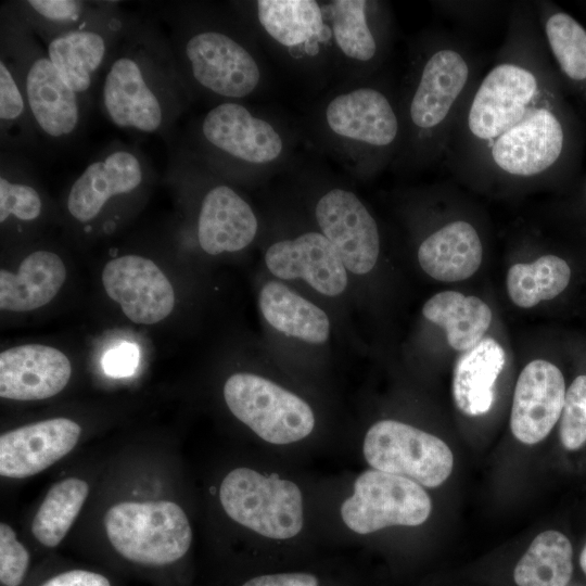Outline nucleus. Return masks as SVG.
Masks as SVG:
<instances>
[{"mask_svg": "<svg viewBox=\"0 0 586 586\" xmlns=\"http://www.w3.org/2000/svg\"><path fill=\"white\" fill-rule=\"evenodd\" d=\"M505 361L504 348L492 337H484L460 355L454 369L453 396L463 415L475 417L491 409Z\"/></svg>", "mask_w": 586, "mask_h": 586, "instance_id": "nucleus-25", "label": "nucleus"}, {"mask_svg": "<svg viewBox=\"0 0 586 586\" xmlns=\"http://www.w3.org/2000/svg\"><path fill=\"white\" fill-rule=\"evenodd\" d=\"M483 259L480 231L466 218H450L429 233L418 249V262L425 273L443 282L471 277Z\"/></svg>", "mask_w": 586, "mask_h": 586, "instance_id": "nucleus-23", "label": "nucleus"}, {"mask_svg": "<svg viewBox=\"0 0 586 586\" xmlns=\"http://www.w3.org/2000/svg\"><path fill=\"white\" fill-rule=\"evenodd\" d=\"M89 493V485L76 477L55 483L46 495L33 523L31 533L47 547L58 546L78 515Z\"/></svg>", "mask_w": 586, "mask_h": 586, "instance_id": "nucleus-34", "label": "nucleus"}, {"mask_svg": "<svg viewBox=\"0 0 586 586\" xmlns=\"http://www.w3.org/2000/svg\"><path fill=\"white\" fill-rule=\"evenodd\" d=\"M256 7L260 25L283 46L307 43L322 31V15L316 1L258 0Z\"/></svg>", "mask_w": 586, "mask_h": 586, "instance_id": "nucleus-33", "label": "nucleus"}, {"mask_svg": "<svg viewBox=\"0 0 586 586\" xmlns=\"http://www.w3.org/2000/svg\"><path fill=\"white\" fill-rule=\"evenodd\" d=\"M34 167L23 153L3 151L0 162V222H31L43 211L42 195L33 182Z\"/></svg>", "mask_w": 586, "mask_h": 586, "instance_id": "nucleus-32", "label": "nucleus"}, {"mask_svg": "<svg viewBox=\"0 0 586 586\" xmlns=\"http://www.w3.org/2000/svg\"><path fill=\"white\" fill-rule=\"evenodd\" d=\"M133 15L115 1L86 25L46 43L60 76L87 105Z\"/></svg>", "mask_w": 586, "mask_h": 586, "instance_id": "nucleus-11", "label": "nucleus"}, {"mask_svg": "<svg viewBox=\"0 0 586 586\" xmlns=\"http://www.w3.org/2000/svg\"><path fill=\"white\" fill-rule=\"evenodd\" d=\"M138 364V351L135 345L124 343L109 351L103 357L105 372L114 377H125L133 372Z\"/></svg>", "mask_w": 586, "mask_h": 586, "instance_id": "nucleus-38", "label": "nucleus"}, {"mask_svg": "<svg viewBox=\"0 0 586 586\" xmlns=\"http://www.w3.org/2000/svg\"><path fill=\"white\" fill-rule=\"evenodd\" d=\"M201 133L215 151L251 164L272 162L283 148L281 137L268 122L232 101L222 102L206 113Z\"/></svg>", "mask_w": 586, "mask_h": 586, "instance_id": "nucleus-16", "label": "nucleus"}, {"mask_svg": "<svg viewBox=\"0 0 586 586\" xmlns=\"http://www.w3.org/2000/svg\"><path fill=\"white\" fill-rule=\"evenodd\" d=\"M0 43L18 65L39 137L54 143L73 139L82 126L88 105L64 82L12 1L1 7Z\"/></svg>", "mask_w": 586, "mask_h": 586, "instance_id": "nucleus-4", "label": "nucleus"}, {"mask_svg": "<svg viewBox=\"0 0 586 586\" xmlns=\"http://www.w3.org/2000/svg\"><path fill=\"white\" fill-rule=\"evenodd\" d=\"M99 105L117 128L166 136L187 88L166 36L155 21L133 15L98 85Z\"/></svg>", "mask_w": 586, "mask_h": 586, "instance_id": "nucleus-2", "label": "nucleus"}, {"mask_svg": "<svg viewBox=\"0 0 586 586\" xmlns=\"http://www.w3.org/2000/svg\"><path fill=\"white\" fill-rule=\"evenodd\" d=\"M72 366L61 351L42 344H25L0 354V396L38 400L60 393L68 383Z\"/></svg>", "mask_w": 586, "mask_h": 586, "instance_id": "nucleus-19", "label": "nucleus"}, {"mask_svg": "<svg viewBox=\"0 0 586 586\" xmlns=\"http://www.w3.org/2000/svg\"><path fill=\"white\" fill-rule=\"evenodd\" d=\"M107 295L131 321L153 324L165 319L175 305L171 283L154 262L139 255L111 259L102 271Z\"/></svg>", "mask_w": 586, "mask_h": 586, "instance_id": "nucleus-14", "label": "nucleus"}, {"mask_svg": "<svg viewBox=\"0 0 586 586\" xmlns=\"http://www.w3.org/2000/svg\"><path fill=\"white\" fill-rule=\"evenodd\" d=\"M570 278L568 263L557 255L548 254L531 263L511 266L507 273V291L517 306L531 308L563 292Z\"/></svg>", "mask_w": 586, "mask_h": 586, "instance_id": "nucleus-31", "label": "nucleus"}, {"mask_svg": "<svg viewBox=\"0 0 586 586\" xmlns=\"http://www.w3.org/2000/svg\"><path fill=\"white\" fill-rule=\"evenodd\" d=\"M549 55L533 1L510 4L504 40L467 98L443 156L482 189L564 183L581 170L585 126Z\"/></svg>", "mask_w": 586, "mask_h": 586, "instance_id": "nucleus-1", "label": "nucleus"}, {"mask_svg": "<svg viewBox=\"0 0 586 586\" xmlns=\"http://www.w3.org/2000/svg\"><path fill=\"white\" fill-rule=\"evenodd\" d=\"M533 3L558 75L570 98L586 114V28L552 1Z\"/></svg>", "mask_w": 586, "mask_h": 586, "instance_id": "nucleus-21", "label": "nucleus"}, {"mask_svg": "<svg viewBox=\"0 0 586 586\" xmlns=\"http://www.w3.org/2000/svg\"><path fill=\"white\" fill-rule=\"evenodd\" d=\"M224 398L238 420L272 445L303 441L316 425L309 404L258 374L239 372L230 375L224 385Z\"/></svg>", "mask_w": 586, "mask_h": 586, "instance_id": "nucleus-8", "label": "nucleus"}, {"mask_svg": "<svg viewBox=\"0 0 586 586\" xmlns=\"http://www.w3.org/2000/svg\"><path fill=\"white\" fill-rule=\"evenodd\" d=\"M362 454L371 469L437 487L450 475L454 457L437 436L397 420H380L367 431Z\"/></svg>", "mask_w": 586, "mask_h": 586, "instance_id": "nucleus-10", "label": "nucleus"}, {"mask_svg": "<svg viewBox=\"0 0 586 586\" xmlns=\"http://www.w3.org/2000/svg\"><path fill=\"white\" fill-rule=\"evenodd\" d=\"M572 556L565 535L542 532L517 563L513 579L518 586H566L573 573Z\"/></svg>", "mask_w": 586, "mask_h": 586, "instance_id": "nucleus-29", "label": "nucleus"}, {"mask_svg": "<svg viewBox=\"0 0 586 586\" xmlns=\"http://www.w3.org/2000/svg\"><path fill=\"white\" fill-rule=\"evenodd\" d=\"M29 565V552L13 528L0 524V582L3 586H20Z\"/></svg>", "mask_w": 586, "mask_h": 586, "instance_id": "nucleus-37", "label": "nucleus"}, {"mask_svg": "<svg viewBox=\"0 0 586 586\" xmlns=\"http://www.w3.org/2000/svg\"><path fill=\"white\" fill-rule=\"evenodd\" d=\"M66 279L61 257L50 251L29 254L13 273L0 270V307L10 311H28L48 304Z\"/></svg>", "mask_w": 586, "mask_h": 586, "instance_id": "nucleus-24", "label": "nucleus"}, {"mask_svg": "<svg viewBox=\"0 0 586 586\" xmlns=\"http://www.w3.org/2000/svg\"><path fill=\"white\" fill-rule=\"evenodd\" d=\"M258 304L266 321L280 333L311 344L328 341L327 314L286 285L267 282L259 292Z\"/></svg>", "mask_w": 586, "mask_h": 586, "instance_id": "nucleus-26", "label": "nucleus"}, {"mask_svg": "<svg viewBox=\"0 0 586 586\" xmlns=\"http://www.w3.org/2000/svg\"><path fill=\"white\" fill-rule=\"evenodd\" d=\"M104 527L122 557L145 566H165L180 560L192 542L187 514L168 500L116 504L106 511Z\"/></svg>", "mask_w": 586, "mask_h": 586, "instance_id": "nucleus-6", "label": "nucleus"}, {"mask_svg": "<svg viewBox=\"0 0 586 586\" xmlns=\"http://www.w3.org/2000/svg\"><path fill=\"white\" fill-rule=\"evenodd\" d=\"M79 424L53 418L27 424L0 436V474L22 479L35 475L68 454L80 436Z\"/></svg>", "mask_w": 586, "mask_h": 586, "instance_id": "nucleus-18", "label": "nucleus"}, {"mask_svg": "<svg viewBox=\"0 0 586 586\" xmlns=\"http://www.w3.org/2000/svg\"><path fill=\"white\" fill-rule=\"evenodd\" d=\"M316 218L348 271L365 275L373 269L380 253L379 228L356 194L330 190L318 201Z\"/></svg>", "mask_w": 586, "mask_h": 586, "instance_id": "nucleus-13", "label": "nucleus"}, {"mask_svg": "<svg viewBox=\"0 0 586 586\" xmlns=\"http://www.w3.org/2000/svg\"><path fill=\"white\" fill-rule=\"evenodd\" d=\"M565 397L562 372L553 364L536 359L521 371L513 394L510 429L526 445L543 441L560 419Z\"/></svg>", "mask_w": 586, "mask_h": 586, "instance_id": "nucleus-15", "label": "nucleus"}, {"mask_svg": "<svg viewBox=\"0 0 586 586\" xmlns=\"http://www.w3.org/2000/svg\"><path fill=\"white\" fill-rule=\"evenodd\" d=\"M406 103L413 153L419 161L443 158L455 122L481 77V58L462 36L430 38Z\"/></svg>", "mask_w": 586, "mask_h": 586, "instance_id": "nucleus-3", "label": "nucleus"}, {"mask_svg": "<svg viewBox=\"0 0 586 586\" xmlns=\"http://www.w3.org/2000/svg\"><path fill=\"white\" fill-rule=\"evenodd\" d=\"M0 135L3 151L33 148L39 133L27 102L18 65L0 43Z\"/></svg>", "mask_w": 586, "mask_h": 586, "instance_id": "nucleus-28", "label": "nucleus"}, {"mask_svg": "<svg viewBox=\"0 0 586 586\" xmlns=\"http://www.w3.org/2000/svg\"><path fill=\"white\" fill-rule=\"evenodd\" d=\"M20 15L46 44L77 29L107 11L115 1L25 0L12 1Z\"/></svg>", "mask_w": 586, "mask_h": 586, "instance_id": "nucleus-30", "label": "nucleus"}, {"mask_svg": "<svg viewBox=\"0 0 586 586\" xmlns=\"http://www.w3.org/2000/svg\"><path fill=\"white\" fill-rule=\"evenodd\" d=\"M422 314L425 319L443 328L448 344L461 352L484 339L493 317L484 301L456 291L433 295L423 305Z\"/></svg>", "mask_w": 586, "mask_h": 586, "instance_id": "nucleus-27", "label": "nucleus"}, {"mask_svg": "<svg viewBox=\"0 0 586 586\" xmlns=\"http://www.w3.org/2000/svg\"><path fill=\"white\" fill-rule=\"evenodd\" d=\"M559 435L569 450H576L586 443V375H578L565 392Z\"/></svg>", "mask_w": 586, "mask_h": 586, "instance_id": "nucleus-36", "label": "nucleus"}, {"mask_svg": "<svg viewBox=\"0 0 586 586\" xmlns=\"http://www.w3.org/2000/svg\"><path fill=\"white\" fill-rule=\"evenodd\" d=\"M242 586H320L319 579L304 572L264 574L250 578Z\"/></svg>", "mask_w": 586, "mask_h": 586, "instance_id": "nucleus-39", "label": "nucleus"}, {"mask_svg": "<svg viewBox=\"0 0 586 586\" xmlns=\"http://www.w3.org/2000/svg\"><path fill=\"white\" fill-rule=\"evenodd\" d=\"M579 564H581V568H582L583 572L586 574V546L584 547V549L581 552Z\"/></svg>", "mask_w": 586, "mask_h": 586, "instance_id": "nucleus-42", "label": "nucleus"}, {"mask_svg": "<svg viewBox=\"0 0 586 586\" xmlns=\"http://www.w3.org/2000/svg\"><path fill=\"white\" fill-rule=\"evenodd\" d=\"M368 2L337 0L333 3V35L341 51L359 62H370L379 52V41L367 20Z\"/></svg>", "mask_w": 586, "mask_h": 586, "instance_id": "nucleus-35", "label": "nucleus"}, {"mask_svg": "<svg viewBox=\"0 0 586 586\" xmlns=\"http://www.w3.org/2000/svg\"><path fill=\"white\" fill-rule=\"evenodd\" d=\"M265 263L276 277L302 279L327 296L342 294L347 285V269L341 256L319 232L273 243L265 254Z\"/></svg>", "mask_w": 586, "mask_h": 586, "instance_id": "nucleus-17", "label": "nucleus"}, {"mask_svg": "<svg viewBox=\"0 0 586 586\" xmlns=\"http://www.w3.org/2000/svg\"><path fill=\"white\" fill-rule=\"evenodd\" d=\"M257 228L252 207L229 186H215L203 196L196 234L205 253L238 252L254 240Z\"/></svg>", "mask_w": 586, "mask_h": 586, "instance_id": "nucleus-22", "label": "nucleus"}, {"mask_svg": "<svg viewBox=\"0 0 586 586\" xmlns=\"http://www.w3.org/2000/svg\"><path fill=\"white\" fill-rule=\"evenodd\" d=\"M582 189H583L585 198H586V178L584 179Z\"/></svg>", "mask_w": 586, "mask_h": 586, "instance_id": "nucleus-43", "label": "nucleus"}, {"mask_svg": "<svg viewBox=\"0 0 586 586\" xmlns=\"http://www.w3.org/2000/svg\"><path fill=\"white\" fill-rule=\"evenodd\" d=\"M444 7L448 9V14L468 21H480L494 13L497 2L485 1H448Z\"/></svg>", "mask_w": 586, "mask_h": 586, "instance_id": "nucleus-41", "label": "nucleus"}, {"mask_svg": "<svg viewBox=\"0 0 586 586\" xmlns=\"http://www.w3.org/2000/svg\"><path fill=\"white\" fill-rule=\"evenodd\" d=\"M166 21L173 24L168 39L184 86L191 80L227 99L244 98L255 90L258 65L237 39L219 29H190L177 17Z\"/></svg>", "mask_w": 586, "mask_h": 586, "instance_id": "nucleus-5", "label": "nucleus"}, {"mask_svg": "<svg viewBox=\"0 0 586 586\" xmlns=\"http://www.w3.org/2000/svg\"><path fill=\"white\" fill-rule=\"evenodd\" d=\"M326 118L333 132L381 150L395 144L400 135L395 107L374 88H359L335 97L327 106Z\"/></svg>", "mask_w": 586, "mask_h": 586, "instance_id": "nucleus-20", "label": "nucleus"}, {"mask_svg": "<svg viewBox=\"0 0 586 586\" xmlns=\"http://www.w3.org/2000/svg\"><path fill=\"white\" fill-rule=\"evenodd\" d=\"M431 511V498L420 484L374 469L356 477L352 495L340 508L346 527L359 535L390 526H418Z\"/></svg>", "mask_w": 586, "mask_h": 586, "instance_id": "nucleus-9", "label": "nucleus"}, {"mask_svg": "<svg viewBox=\"0 0 586 586\" xmlns=\"http://www.w3.org/2000/svg\"><path fill=\"white\" fill-rule=\"evenodd\" d=\"M152 173L150 162L138 148L114 142L74 180L66 195V211L77 222H92L113 200L133 195L143 189Z\"/></svg>", "mask_w": 586, "mask_h": 586, "instance_id": "nucleus-12", "label": "nucleus"}, {"mask_svg": "<svg viewBox=\"0 0 586 586\" xmlns=\"http://www.w3.org/2000/svg\"><path fill=\"white\" fill-rule=\"evenodd\" d=\"M219 500L231 520L271 540L292 539L304 526L302 491L276 474L235 468L222 480Z\"/></svg>", "mask_w": 586, "mask_h": 586, "instance_id": "nucleus-7", "label": "nucleus"}, {"mask_svg": "<svg viewBox=\"0 0 586 586\" xmlns=\"http://www.w3.org/2000/svg\"><path fill=\"white\" fill-rule=\"evenodd\" d=\"M40 586H111V583L104 575L97 572L71 570L49 578Z\"/></svg>", "mask_w": 586, "mask_h": 586, "instance_id": "nucleus-40", "label": "nucleus"}]
</instances>
